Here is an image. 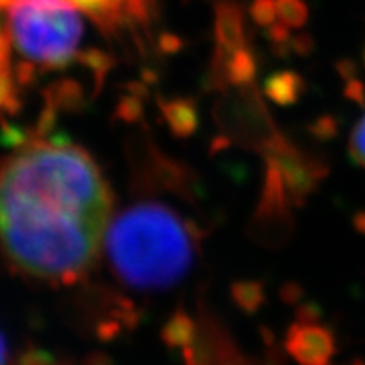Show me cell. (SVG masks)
Returning a JSON list of instances; mask_svg holds the SVG:
<instances>
[{
	"label": "cell",
	"instance_id": "1",
	"mask_svg": "<svg viewBox=\"0 0 365 365\" xmlns=\"http://www.w3.org/2000/svg\"><path fill=\"white\" fill-rule=\"evenodd\" d=\"M112 210L100 168L66 137H34L0 163V249L31 279H83L102 252Z\"/></svg>",
	"mask_w": 365,
	"mask_h": 365
},
{
	"label": "cell",
	"instance_id": "2",
	"mask_svg": "<svg viewBox=\"0 0 365 365\" xmlns=\"http://www.w3.org/2000/svg\"><path fill=\"white\" fill-rule=\"evenodd\" d=\"M202 232L170 205L137 202L110 218L103 252L113 277L140 293L166 291L193 266Z\"/></svg>",
	"mask_w": 365,
	"mask_h": 365
},
{
	"label": "cell",
	"instance_id": "3",
	"mask_svg": "<svg viewBox=\"0 0 365 365\" xmlns=\"http://www.w3.org/2000/svg\"><path fill=\"white\" fill-rule=\"evenodd\" d=\"M9 36L34 66L54 70L78 58L83 22L71 0H9Z\"/></svg>",
	"mask_w": 365,
	"mask_h": 365
},
{
	"label": "cell",
	"instance_id": "4",
	"mask_svg": "<svg viewBox=\"0 0 365 365\" xmlns=\"http://www.w3.org/2000/svg\"><path fill=\"white\" fill-rule=\"evenodd\" d=\"M262 150L267 164L279 173L287 198L294 207H303L330 173L325 159L298 149L281 134L274 137Z\"/></svg>",
	"mask_w": 365,
	"mask_h": 365
},
{
	"label": "cell",
	"instance_id": "5",
	"mask_svg": "<svg viewBox=\"0 0 365 365\" xmlns=\"http://www.w3.org/2000/svg\"><path fill=\"white\" fill-rule=\"evenodd\" d=\"M289 203L279 173L271 164H267L266 185L257 208V230L266 242L281 244L291 234L293 220H291Z\"/></svg>",
	"mask_w": 365,
	"mask_h": 365
},
{
	"label": "cell",
	"instance_id": "6",
	"mask_svg": "<svg viewBox=\"0 0 365 365\" xmlns=\"http://www.w3.org/2000/svg\"><path fill=\"white\" fill-rule=\"evenodd\" d=\"M284 346L299 365H330L336 352L335 333L318 322H296L286 333Z\"/></svg>",
	"mask_w": 365,
	"mask_h": 365
},
{
	"label": "cell",
	"instance_id": "7",
	"mask_svg": "<svg viewBox=\"0 0 365 365\" xmlns=\"http://www.w3.org/2000/svg\"><path fill=\"white\" fill-rule=\"evenodd\" d=\"M215 63L222 65L232 54L245 48L244 12L234 0H218L215 6Z\"/></svg>",
	"mask_w": 365,
	"mask_h": 365
},
{
	"label": "cell",
	"instance_id": "8",
	"mask_svg": "<svg viewBox=\"0 0 365 365\" xmlns=\"http://www.w3.org/2000/svg\"><path fill=\"white\" fill-rule=\"evenodd\" d=\"M100 29L113 33L122 24L144 16V0H71Z\"/></svg>",
	"mask_w": 365,
	"mask_h": 365
},
{
	"label": "cell",
	"instance_id": "9",
	"mask_svg": "<svg viewBox=\"0 0 365 365\" xmlns=\"http://www.w3.org/2000/svg\"><path fill=\"white\" fill-rule=\"evenodd\" d=\"M264 90L274 103L289 107V105L298 103L301 95L304 93V80L296 71H276L266 80Z\"/></svg>",
	"mask_w": 365,
	"mask_h": 365
},
{
	"label": "cell",
	"instance_id": "10",
	"mask_svg": "<svg viewBox=\"0 0 365 365\" xmlns=\"http://www.w3.org/2000/svg\"><path fill=\"white\" fill-rule=\"evenodd\" d=\"M163 113L173 132L178 135H190L198 124V113L190 100L175 98L163 103Z\"/></svg>",
	"mask_w": 365,
	"mask_h": 365
},
{
	"label": "cell",
	"instance_id": "11",
	"mask_svg": "<svg viewBox=\"0 0 365 365\" xmlns=\"http://www.w3.org/2000/svg\"><path fill=\"white\" fill-rule=\"evenodd\" d=\"M163 336L170 345L185 349L196 339V327L188 314L180 312L166 323Z\"/></svg>",
	"mask_w": 365,
	"mask_h": 365
},
{
	"label": "cell",
	"instance_id": "12",
	"mask_svg": "<svg viewBox=\"0 0 365 365\" xmlns=\"http://www.w3.org/2000/svg\"><path fill=\"white\" fill-rule=\"evenodd\" d=\"M232 296L234 301L239 304L240 309L247 313H254L261 308V304L266 299V293H264L262 282L257 281H244L237 282L232 287Z\"/></svg>",
	"mask_w": 365,
	"mask_h": 365
},
{
	"label": "cell",
	"instance_id": "13",
	"mask_svg": "<svg viewBox=\"0 0 365 365\" xmlns=\"http://www.w3.org/2000/svg\"><path fill=\"white\" fill-rule=\"evenodd\" d=\"M277 19L289 29H299L307 24L309 9L303 0H276Z\"/></svg>",
	"mask_w": 365,
	"mask_h": 365
},
{
	"label": "cell",
	"instance_id": "14",
	"mask_svg": "<svg viewBox=\"0 0 365 365\" xmlns=\"http://www.w3.org/2000/svg\"><path fill=\"white\" fill-rule=\"evenodd\" d=\"M19 95H17L16 80L11 73V66L0 68V112L14 113L19 110Z\"/></svg>",
	"mask_w": 365,
	"mask_h": 365
},
{
	"label": "cell",
	"instance_id": "15",
	"mask_svg": "<svg viewBox=\"0 0 365 365\" xmlns=\"http://www.w3.org/2000/svg\"><path fill=\"white\" fill-rule=\"evenodd\" d=\"M309 132L317 140H322V143H328V140H333L335 137L340 134V122L339 118L330 115V113H325V115L318 117L317 120L309 125Z\"/></svg>",
	"mask_w": 365,
	"mask_h": 365
},
{
	"label": "cell",
	"instance_id": "16",
	"mask_svg": "<svg viewBox=\"0 0 365 365\" xmlns=\"http://www.w3.org/2000/svg\"><path fill=\"white\" fill-rule=\"evenodd\" d=\"M250 17L255 24L264 29L271 27L277 21L276 0H254L250 4Z\"/></svg>",
	"mask_w": 365,
	"mask_h": 365
},
{
	"label": "cell",
	"instance_id": "17",
	"mask_svg": "<svg viewBox=\"0 0 365 365\" xmlns=\"http://www.w3.org/2000/svg\"><path fill=\"white\" fill-rule=\"evenodd\" d=\"M349 154L355 164L365 170V115L360 118L350 134Z\"/></svg>",
	"mask_w": 365,
	"mask_h": 365
},
{
	"label": "cell",
	"instance_id": "18",
	"mask_svg": "<svg viewBox=\"0 0 365 365\" xmlns=\"http://www.w3.org/2000/svg\"><path fill=\"white\" fill-rule=\"evenodd\" d=\"M344 97L350 102L357 103L359 107H365V85L364 81L357 78H352L349 81H345V88H344Z\"/></svg>",
	"mask_w": 365,
	"mask_h": 365
},
{
	"label": "cell",
	"instance_id": "19",
	"mask_svg": "<svg viewBox=\"0 0 365 365\" xmlns=\"http://www.w3.org/2000/svg\"><path fill=\"white\" fill-rule=\"evenodd\" d=\"M322 317H323L322 307L317 303H313V301H308V303L301 304L298 312H296V318H298V322H303V323H317L322 319Z\"/></svg>",
	"mask_w": 365,
	"mask_h": 365
},
{
	"label": "cell",
	"instance_id": "20",
	"mask_svg": "<svg viewBox=\"0 0 365 365\" xmlns=\"http://www.w3.org/2000/svg\"><path fill=\"white\" fill-rule=\"evenodd\" d=\"M314 48V41L309 34H298L296 38H291V51H294L299 56H308Z\"/></svg>",
	"mask_w": 365,
	"mask_h": 365
},
{
	"label": "cell",
	"instance_id": "21",
	"mask_svg": "<svg viewBox=\"0 0 365 365\" xmlns=\"http://www.w3.org/2000/svg\"><path fill=\"white\" fill-rule=\"evenodd\" d=\"M336 73H339V76L344 81H349L352 78H357V65H355V61L352 59H340L339 63H336Z\"/></svg>",
	"mask_w": 365,
	"mask_h": 365
},
{
	"label": "cell",
	"instance_id": "22",
	"mask_svg": "<svg viewBox=\"0 0 365 365\" xmlns=\"http://www.w3.org/2000/svg\"><path fill=\"white\" fill-rule=\"evenodd\" d=\"M282 299H286L287 303H296L301 299V287L298 284H286L282 287Z\"/></svg>",
	"mask_w": 365,
	"mask_h": 365
},
{
	"label": "cell",
	"instance_id": "23",
	"mask_svg": "<svg viewBox=\"0 0 365 365\" xmlns=\"http://www.w3.org/2000/svg\"><path fill=\"white\" fill-rule=\"evenodd\" d=\"M9 66V41L0 31V68Z\"/></svg>",
	"mask_w": 365,
	"mask_h": 365
},
{
	"label": "cell",
	"instance_id": "24",
	"mask_svg": "<svg viewBox=\"0 0 365 365\" xmlns=\"http://www.w3.org/2000/svg\"><path fill=\"white\" fill-rule=\"evenodd\" d=\"M352 225L359 234L365 235V210H360V212L355 213L352 217Z\"/></svg>",
	"mask_w": 365,
	"mask_h": 365
},
{
	"label": "cell",
	"instance_id": "25",
	"mask_svg": "<svg viewBox=\"0 0 365 365\" xmlns=\"http://www.w3.org/2000/svg\"><path fill=\"white\" fill-rule=\"evenodd\" d=\"M7 364V345L6 340H4L2 333H0V365Z\"/></svg>",
	"mask_w": 365,
	"mask_h": 365
},
{
	"label": "cell",
	"instance_id": "26",
	"mask_svg": "<svg viewBox=\"0 0 365 365\" xmlns=\"http://www.w3.org/2000/svg\"><path fill=\"white\" fill-rule=\"evenodd\" d=\"M86 365H107V364H105V362H100L98 359H93V360H91L90 364H86Z\"/></svg>",
	"mask_w": 365,
	"mask_h": 365
},
{
	"label": "cell",
	"instance_id": "27",
	"mask_svg": "<svg viewBox=\"0 0 365 365\" xmlns=\"http://www.w3.org/2000/svg\"><path fill=\"white\" fill-rule=\"evenodd\" d=\"M349 365H365V360H360V359H357V360H354L352 364H349Z\"/></svg>",
	"mask_w": 365,
	"mask_h": 365
},
{
	"label": "cell",
	"instance_id": "28",
	"mask_svg": "<svg viewBox=\"0 0 365 365\" xmlns=\"http://www.w3.org/2000/svg\"><path fill=\"white\" fill-rule=\"evenodd\" d=\"M364 66H365V48H364Z\"/></svg>",
	"mask_w": 365,
	"mask_h": 365
}]
</instances>
